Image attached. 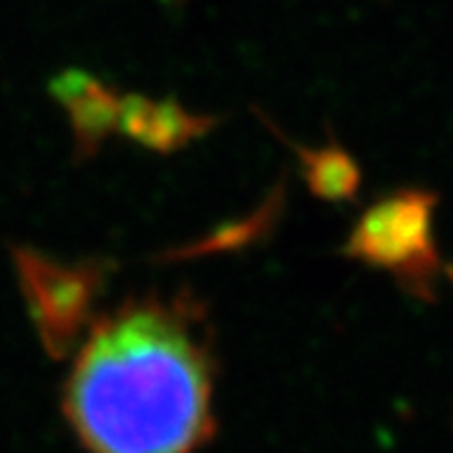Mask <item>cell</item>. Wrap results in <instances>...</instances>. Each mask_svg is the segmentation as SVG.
I'll use <instances>...</instances> for the list:
<instances>
[{"label": "cell", "mask_w": 453, "mask_h": 453, "mask_svg": "<svg viewBox=\"0 0 453 453\" xmlns=\"http://www.w3.org/2000/svg\"><path fill=\"white\" fill-rule=\"evenodd\" d=\"M214 353L192 295L127 300L88 330L64 413L88 453H195L214 434Z\"/></svg>", "instance_id": "cell-1"}, {"label": "cell", "mask_w": 453, "mask_h": 453, "mask_svg": "<svg viewBox=\"0 0 453 453\" xmlns=\"http://www.w3.org/2000/svg\"><path fill=\"white\" fill-rule=\"evenodd\" d=\"M436 195L403 189L375 202L353 226L345 255L393 275L418 303H436L441 257L434 240Z\"/></svg>", "instance_id": "cell-2"}, {"label": "cell", "mask_w": 453, "mask_h": 453, "mask_svg": "<svg viewBox=\"0 0 453 453\" xmlns=\"http://www.w3.org/2000/svg\"><path fill=\"white\" fill-rule=\"evenodd\" d=\"M16 265L31 320L50 353L64 356L91 320L104 270L96 262L64 265L33 250H18Z\"/></svg>", "instance_id": "cell-3"}, {"label": "cell", "mask_w": 453, "mask_h": 453, "mask_svg": "<svg viewBox=\"0 0 453 453\" xmlns=\"http://www.w3.org/2000/svg\"><path fill=\"white\" fill-rule=\"evenodd\" d=\"M308 179L315 195L325 199H350L357 189L356 164L340 151H323L308 157Z\"/></svg>", "instance_id": "cell-4"}, {"label": "cell", "mask_w": 453, "mask_h": 453, "mask_svg": "<svg viewBox=\"0 0 453 453\" xmlns=\"http://www.w3.org/2000/svg\"><path fill=\"white\" fill-rule=\"evenodd\" d=\"M443 275H446V280L453 285V265H446V267H443Z\"/></svg>", "instance_id": "cell-5"}]
</instances>
